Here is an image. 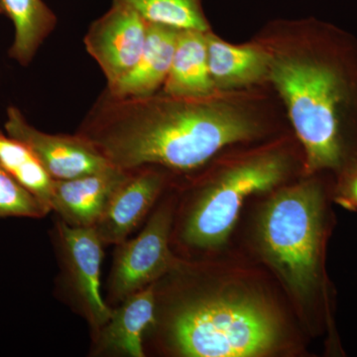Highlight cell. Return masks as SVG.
<instances>
[{"mask_svg": "<svg viewBox=\"0 0 357 357\" xmlns=\"http://www.w3.org/2000/svg\"><path fill=\"white\" fill-rule=\"evenodd\" d=\"M0 164L51 210L54 181L25 144L0 131Z\"/></svg>", "mask_w": 357, "mask_h": 357, "instance_id": "17", "label": "cell"}, {"mask_svg": "<svg viewBox=\"0 0 357 357\" xmlns=\"http://www.w3.org/2000/svg\"><path fill=\"white\" fill-rule=\"evenodd\" d=\"M335 199L347 210L357 211V172L340 188Z\"/></svg>", "mask_w": 357, "mask_h": 357, "instance_id": "20", "label": "cell"}, {"mask_svg": "<svg viewBox=\"0 0 357 357\" xmlns=\"http://www.w3.org/2000/svg\"><path fill=\"white\" fill-rule=\"evenodd\" d=\"M287 171V159L276 152L253 155L225 169L185 202L178 241L192 250L220 248L229 239L246 199L273 189Z\"/></svg>", "mask_w": 357, "mask_h": 357, "instance_id": "5", "label": "cell"}, {"mask_svg": "<svg viewBox=\"0 0 357 357\" xmlns=\"http://www.w3.org/2000/svg\"><path fill=\"white\" fill-rule=\"evenodd\" d=\"M156 312L155 284L112 307L107 323L91 335V356H146L144 338Z\"/></svg>", "mask_w": 357, "mask_h": 357, "instance_id": "11", "label": "cell"}, {"mask_svg": "<svg viewBox=\"0 0 357 357\" xmlns=\"http://www.w3.org/2000/svg\"><path fill=\"white\" fill-rule=\"evenodd\" d=\"M257 130L245 112L208 98H115L105 89L76 133L121 170L152 166L187 173Z\"/></svg>", "mask_w": 357, "mask_h": 357, "instance_id": "1", "label": "cell"}, {"mask_svg": "<svg viewBox=\"0 0 357 357\" xmlns=\"http://www.w3.org/2000/svg\"><path fill=\"white\" fill-rule=\"evenodd\" d=\"M174 210L173 201L162 202L138 236L115 245L105 299L110 307L156 283L178 266L181 260L173 255L170 244Z\"/></svg>", "mask_w": 357, "mask_h": 357, "instance_id": "7", "label": "cell"}, {"mask_svg": "<svg viewBox=\"0 0 357 357\" xmlns=\"http://www.w3.org/2000/svg\"><path fill=\"white\" fill-rule=\"evenodd\" d=\"M4 128L7 135L31 150L53 180H70L112 167L91 143L77 133L43 132L31 126L16 107L7 109Z\"/></svg>", "mask_w": 357, "mask_h": 357, "instance_id": "8", "label": "cell"}, {"mask_svg": "<svg viewBox=\"0 0 357 357\" xmlns=\"http://www.w3.org/2000/svg\"><path fill=\"white\" fill-rule=\"evenodd\" d=\"M178 31L175 28L149 23L137 63L119 81L107 86L105 91L115 98H140L156 93L168 77Z\"/></svg>", "mask_w": 357, "mask_h": 357, "instance_id": "13", "label": "cell"}, {"mask_svg": "<svg viewBox=\"0 0 357 357\" xmlns=\"http://www.w3.org/2000/svg\"><path fill=\"white\" fill-rule=\"evenodd\" d=\"M14 26L9 57L27 67L57 26V16L43 0H1Z\"/></svg>", "mask_w": 357, "mask_h": 357, "instance_id": "16", "label": "cell"}, {"mask_svg": "<svg viewBox=\"0 0 357 357\" xmlns=\"http://www.w3.org/2000/svg\"><path fill=\"white\" fill-rule=\"evenodd\" d=\"M208 65L215 88L256 83L269 74L273 59L252 47H237L206 33Z\"/></svg>", "mask_w": 357, "mask_h": 357, "instance_id": "15", "label": "cell"}, {"mask_svg": "<svg viewBox=\"0 0 357 357\" xmlns=\"http://www.w3.org/2000/svg\"><path fill=\"white\" fill-rule=\"evenodd\" d=\"M208 32L178 31L172 64L163 84L165 95L183 98H206L211 95L215 86L208 72Z\"/></svg>", "mask_w": 357, "mask_h": 357, "instance_id": "14", "label": "cell"}, {"mask_svg": "<svg viewBox=\"0 0 357 357\" xmlns=\"http://www.w3.org/2000/svg\"><path fill=\"white\" fill-rule=\"evenodd\" d=\"M160 169L147 166L128 170L93 227L105 245L126 241L151 211L166 185L165 174Z\"/></svg>", "mask_w": 357, "mask_h": 357, "instance_id": "10", "label": "cell"}, {"mask_svg": "<svg viewBox=\"0 0 357 357\" xmlns=\"http://www.w3.org/2000/svg\"><path fill=\"white\" fill-rule=\"evenodd\" d=\"M325 201L316 183L304 182L274 195L260 213L258 239L263 255L301 299L321 282Z\"/></svg>", "mask_w": 357, "mask_h": 357, "instance_id": "3", "label": "cell"}, {"mask_svg": "<svg viewBox=\"0 0 357 357\" xmlns=\"http://www.w3.org/2000/svg\"><path fill=\"white\" fill-rule=\"evenodd\" d=\"M148 25L133 9L112 2L109 10L89 26L84 47L105 75L107 86L119 81L137 63Z\"/></svg>", "mask_w": 357, "mask_h": 357, "instance_id": "9", "label": "cell"}, {"mask_svg": "<svg viewBox=\"0 0 357 357\" xmlns=\"http://www.w3.org/2000/svg\"><path fill=\"white\" fill-rule=\"evenodd\" d=\"M128 171L112 166L70 180L54 181L51 210L74 227H93Z\"/></svg>", "mask_w": 357, "mask_h": 357, "instance_id": "12", "label": "cell"}, {"mask_svg": "<svg viewBox=\"0 0 357 357\" xmlns=\"http://www.w3.org/2000/svg\"><path fill=\"white\" fill-rule=\"evenodd\" d=\"M53 241L60 275L58 285L63 298L86 319L91 335L98 332L112 314V307L100 292L103 246L93 227H74L58 218Z\"/></svg>", "mask_w": 357, "mask_h": 357, "instance_id": "6", "label": "cell"}, {"mask_svg": "<svg viewBox=\"0 0 357 357\" xmlns=\"http://www.w3.org/2000/svg\"><path fill=\"white\" fill-rule=\"evenodd\" d=\"M171 272L177 277L173 284L155 283V321L144 342L154 340L181 357H256L276 349L280 321L261 298L199 286L183 261Z\"/></svg>", "mask_w": 357, "mask_h": 357, "instance_id": "2", "label": "cell"}, {"mask_svg": "<svg viewBox=\"0 0 357 357\" xmlns=\"http://www.w3.org/2000/svg\"><path fill=\"white\" fill-rule=\"evenodd\" d=\"M269 76L305 148L307 172L338 168L344 151L338 126L342 86L337 73L316 61L283 58L273 60Z\"/></svg>", "mask_w": 357, "mask_h": 357, "instance_id": "4", "label": "cell"}, {"mask_svg": "<svg viewBox=\"0 0 357 357\" xmlns=\"http://www.w3.org/2000/svg\"><path fill=\"white\" fill-rule=\"evenodd\" d=\"M136 11L150 24L178 30L208 31L201 0H112Z\"/></svg>", "mask_w": 357, "mask_h": 357, "instance_id": "18", "label": "cell"}, {"mask_svg": "<svg viewBox=\"0 0 357 357\" xmlns=\"http://www.w3.org/2000/svg\"><path fill=\"white\" fill-rule=\"evenodd\" d=\"M50 211L0 164V218H43Z\"/></svg>", "mask_w": 357, "mask_h": 357, "instance_id": "19", "label": "cell"}]
</instances>
